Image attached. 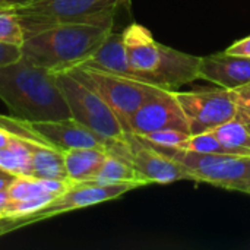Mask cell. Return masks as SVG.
I'll return each instance as SVG.
<instances>
[{"instance_id": "cell-1", "label": "cell", "mask_w": 250, "mask_h": 250, "mask_svg": "<svg viewBox=\"0 0 250 250\" xmlns=\"http://www.w3.org/2000/svg\"><path fill=\"white\" fill-rule=\"evenodd\" d=\"M0 100L19 119L50 122L72 117L57 73L23 57L0 67Z\"/></svg>"}, {"instance_id": "cell-2", "label": "cell", "mask_w": 250, "mask_h": 250, "mask_svg": "<svg viewBox=\"0 0 250 250\" xmlns=\"http://www.w3.org/2000/svg\"><path fill=\"white\" fill-rule=\"evenodd\" d=\"M122 34L129 64L138 81L173 89L199 79L201 57L157 42L151 31L141 23H130Z\"/></svg>"}, {"instance_id": "cell-3", "label": "cell", "mask_w": 250, "mask_h": 250, "mask_svg": "<svg viewBox=\"0 0 250 250\" xmlns=\"http://www.w3.org/2000/svg\"><path fill=\"white\" fill-rule=\"evenodd\" d=\"M113 28L62 23L25 38L22 57L54 73L69 72L86 62L105 41Z\"/></svg>"}, {"instance_id": "cell-4", "label": "cell", "mask_w": 250, "mask_h": 250, "mask_svg": "<svg viewBox=\"0 0 250 250\" xmlns=\"http://www.w3.org/2000/svg\"><path fill=\"white\" fill-rule=\"evenodd\" d=\"M125 0H32L13 7L25 38L62 23H85L113 28L114 16Z\"/></svg>"}, {"instance_id": "cell-5", "label": "cell", "mask_w": 250, "mask_h": 250, "mask_svg": "<svg viewBox=\"0 0 250 250\" xmlns=\"http://www.w3.org/2000/svg\"><path fill=\"white\" fill-rule=\"evenodd\" d=\"M69 72L101 95L117 116L126 133H130V119L138 108L161 89V86L85 66H78Z\"/></svg>"}, {"instance_id": "cell-6", "label": "cell", "mask_w": 250, "mask_h": 250, "mask_svg": "<svg viewBox=\"0 0 250 250\" xmlns=\"http://www.w3.org/2000/svg\"><path fill=\"white\" fill-rule=\"evenodd\" d=\"M57 83L75 120L105 141L126 138L127 133L117 116L94 88L70 72L57 73Z\"/></svg>"}, {"instance_id": "cell-7", "label": "cell", "mask_w": 250, "mask_h": 250, "mask_svg": "<svg viewBox=\"0 0 250 250\" xmlns=\"http://www.w3.org/2000/svg\"><path fill=\"white\" fill-rule=\"evenodd\" d=\"M158 149L180 161L189 171L190 179L195 182L245 193L250 188V155L202 154L188 149Z\"/></svg>"}, {"instance_id": "cell-8", "label": "cell", "mask_w": 250, "mask_h": 250, "mask_svg": "<svg viewBox=\"0 0 250 250\" xmlns=\"http://www.w3.org/2000/svg\"><path fill=\"white\" fill-rule=\"evenodd\" d=\"M105 151L107 154L129 161L148 185H168L179 180H192L189 171L180 161L133 133H127L125 139L108 141Z\"/></svg>"}, {"instance_id": "cell-9", "label": "cell", "mask_w": 250, "mask_h": 250, "mask_svg": "<svg viewBox=\"0 0 250 250\" xmlns=\"http://www.w3.org/2000/svg\"><path fill=\"white\" fill-rule=\"evenodd\" d=\"M139 188L135 183H117V185H101L95 182H85V183H72L70 188L62 193L60 196L54 198L47 207L40 209L38 212L19 220H0L1 234L29 226L32 223H38L69 211L82 209L86 207H94L103 202H108L123 196L125 193Z\"/></svg>"}, {"instance_id": "cell-10", "label": "cell", "mask_w": 250, "mask_h": 250, "mask_svg": "<svg viewBox=\"0 0 250 250\" xmlns=\"http://www.w3.org/2000/svg\"><path fill=\"white\" fill-rule=\"evenodd\" d=\"M174 95L188 119L190 135L211 132L237 113L231 91L224 88L189 92L174 91Z\"/></svg>"}, {"instance_id": "cell-11", "label": "cell", "mask_w": 250, "mask_h": 250, "mask_svg": "<svg viewBox=\"0 0 250 250\" xmlns=\"http://www.w3.org/2000/svg\"><path fill=\"white\" fill-rule=\"evenodd\" d=\"M130 133L144 136L161 129H179L189 132L188 119L174 95L173 89L161 88L145 101L130 119Z\"/></svg>"}, {"instance_id": "cell-12", "label": "cell", "mask_w": 250, "mask_h": 250, "mask_svg": "<svg viewBox=\"0 0 250 250\" xmlns=\"http://www.w3.org/2000/svg\"><path fill=\"white\" fill-rule=\"evenodd\" d=\"M29 125L45 144L62 152L75 148L105 149L107 141L73 117L50 122H29Z\"/></svg>"}, {"instance_id": "cell-13", "label": "cell", "mask_w": 250, "mask_h": 250, "mask_svg": "<svg viewBox=\"0 0 250 250\" xmlns=\"http://www.w3.org/2000/svg\"><path fill=\"white\" fill-rule=\"evenodd\" d=\"M199 79L233 91L250 81V57L221 51L201 57Z\"/></svg>"}, {"instance_id": "cell-14", "label": "cell", "mask_w": 250, "mask_h": 250, "mask_svg": "<svg viewBox=\"0 0 250 250\" xmlns=\"http://www.w3.org/2000/svg\"><path fill=\"white\" fill-rule=\"evenodd\" d=\"M81 66L136 79L135 73L129 64V60H127L122 32H113L111 31L110 35L105 38V41L98 47V50L86 62H83Z\"/></svg>"}, {"instance_id": "cell-15", "label": "cell", "mask_w": 250, "mask_h": 250, "mask_svg": "<svg viewBox=\"0 0 250 250\" xmlns=\"http://www.w3.org/2000/svg\"><path fill=\"white\" fill-rule=\"evenodd\" d=\"M63 157L70 183H85L95 179L107 158V151L101 148H75L64 151Z\"/></svg>"}, {"instance_id": "cell-16", "label": "cell", "mask_w": 250, "mask_h": 250, "mask_svg": "<svg viewBox=\"0 0 250 250\" xmlns=\"http://www.w3.org/2000/svg\"><path fill=\"white\" fill-rule=\"evenodd\" d=\"M218 141L234 155H250V116L237 110L226 123L212 130Z\"/></svg>"}, {"instance_id": "cell-17", "label": "cell", "mask_w": 250, "mask_h": 250, "mask_svg": "<svg viewBox=\"0 0 250 250\" xmlns=\"http://www.w3.org/2000/svg\"><path fill=\"white\" fill-rule=\"evenodd\" d=\"M32 144H34L32 141L12 135L10 142L4 148L0 149V170L12 176H31L32 173L31 145Z\"/></svg>"}, {"instance_id": "cell-18", "label": "cell", "mask_w": 250, "mask_h": 250, "mask_svg": "<svg viewBox=\"0 0 250 250\" xmlns=\"http://www.w3.org/2000/svg\"><path fill=\"white\" fill-rule=\"evenodd\" d=\"M31 151H32L31 177L69 180L66 168H64V157L62 151L53 146L35 144V142L31 145Z\"/></svg>"}, {"instance_id": "cell-19", "label": "cell", "mask_w": 250, "mask_h": 250, "mask_svg": "<svg viewBox=\"0 0 250 250\" xmlns=\"http://www.w3.org/2000/svg\"><path fill=\"white\" fill-rule=\"evenodd\" d=\"M101 185H117V183H135L139 188L148 185L146 180L138 173V170L126 160L116 155L107 154V158L100 168L98 174L92 180Z\"/></svg>"}, {"instance_id": "cell-20", "label": "cell", "mask_w": 250, "mask_h": 250, "mask_svg": "<svg viewBox=\"0 0 250 250\" xmlns=\"http://www.w3.org/2000/svg\"><path fill=\"white\" fill-rule=\"evenodd\" d=\"M25 31L13 7L0 6V42L22 47Z\"/></svg>"}, {"instance_id": "cell-21", "label": "cell", "mask_w": 250, "mask_h": 250, "mask_svg": "<svg viewBox=\"0 0 250 250\" xmlns=\"http://www.w3.org/2000/svg\"><path fill=\"white\" fill-rule=\"evenodd\" d=\"M56 196L53 195H40L35 198H28V199H21V201H10L9 205L6 207L3 217L0 220H19V218H26L44 207H47Z\"/></svg>"}, {"instance_id": "cell-22", "label": "cell", "mask_w": 250, "mask_h": 250, "mask_svg": "<svg viewBox=\"0 0 250 250\" xmlns=\"http://www.w3.org/2000/svg\"><path fill=\"white\" fill-rule=\"evenodd\" d=\"M139 138L157 148L183 149L188 139L190 138V133L179 130V129H161V130H155V132L146 133Z\"/></svg>"}, {"instance_id": "cell-23", "label": "cell", "mask_w": 250, "mask_h": 250, "mask_svg": "<svg viewBox=\"0 0 250 250\" xmlns=\"http://www.w3.org/2000/svg\"><path fill=\"white\" fill-rule=\"evenodd\" d=\"M7 193L10 196V201H21L40 195H47L48 192L45 190L41 179H35L31 176H16L15 180L9 185Z\"/></svg>"}, {"instance_id": "cell-24", "label": "cell", "mask_w": 250, "mask_h": 250, "mask_svg": "<svg viewBox=\"0 0 250 250\" xmlns=\"http://www.w3.org/2000/svg\"><path fill=\"white\" fill-rule=\"evenodd\" d=\"M183 149L202 152V154H230L229 149L218 141L214 132H205L199 135H190Z\"/></svg>"}, {"instance_id": "cell-25", "label": "cell", "mask_w": 250, "mask_h": 250, "mask_svg": "<svg viewBox=\"0 0 250 250\" xmlns=\"http://www.w3.org/2000/svg\"><path fill=\"white\" fill-rule=\"evenodd\" d=\"M231 94H233V98L236 101L237 110H240L245 114L250 116V81L248 83L233 89Z\"/></svg>"}, {"instance_id": "cell-26", "label": "cell", "mask_w": 250, "mask_h": 250, "mask_svg": "<svg viewBox=\"0 0 250 250\" xmlns=\"http://www.w3.org/2000/svg\"><path fill=\"white\" fill-rule=\"evenodd\" d=\"M21 57H22V48L21 47L0 42V67H3L9 63H13Z\"/></svg>"}, {"instance_id": "cell-27", "label": "cell", "mask_w": 250, "mask_h": 250, "mask_svg": "<svg viewBox=\"0 0 250 250\" xmlns=\"http://www.w3.org/2000/svg\"><path fill=\"white\" fill-rule=\"evenodd\" d=\"M226 51L230 53V54H236V56L250 57V35L246 37V38H242V40L233 42Z\"/></svg>"}, {"instance_id": "cell-28", "label": "cell", "mask_w": 250, "mask_h": 250, "mask_svg": "<svg viewBox=\"0 0 250 250\" xmlns=\"http://www.w3.org/2000/svg\"><path fill=\"white\" fill-rule=\"evenodd\" d=\"M16 176H12L9 173L0 171V190H6L9 188V185L15 180Z\"/></svg>"}, {"instance_id": "cell-29", "label": "cell", "mask_w": 250, "mask_h": 250, "mask_svg": "<svg viewBox=\"0 0 250 250\" xmlns=\"http://www.w3.org/2000/svg\"><path fill=\"white\" fill-rule=\"evenodd\" d=\"M9 202H10V196L7 193V189L0 190V218L3 217V212H4L6 207L9 205Z\"/></svg>"}, {"instance_id": "cell-30", "label": "cell", "mask_w": 250, "mask_h": 250, "mask_svg": "<svg viewBox=\"0 0 250 250\" xmlns=\"http://www.w3.org/2000/svg\"><path fill=\"white\" fill-rule=\"evenodd\" d=\"M32 0H0V6H6V7H16L21 4H26L31 3Z\"/></svg>"}, {"instance_id": "cell-31", "label": "cell", "mask_w": 250, "mask_h": 250, "mask_svg": "<svg viewBox=\"0 0 250 250\" xmlns=\"http://www.w3.org/2000/svg\"><path fill=\"white\" fill-rule=\"evenodd\" d=\"M10 139H12V135L9 132L3 130V129H0V149L4 148L10 142Z\"/></svg>"}, {"instance_id": "cell-32", "label": "cell", "mask_w": 250, "mask_h": 250, "mask_svg": "<svg viewBox=\"0 0 250 250\" xmlns=\"http://www.w3.org/2000/svg\"><path fill=\"white\" fill-rule=\"evenodd\" d=\"M246 193H249V195H250V188H249V189H248V192H246Z\"/></svg>"}, {"instance_id": "cell-33", "label": "cell", "mask_w": 250, "mask_h": 250, "mask_svg": "<svg viewBox=\"0 0 250 250\" xmlns=\"http://www.w3.org/2000/svg\"><path fill=\"white\" fill-rule=\"evenodd\" d=\"M0 236H1V229H0Z\"/></svg>"}, {"instance_id": "cell-34", "label": "cell", "mask_w": 250, "mask_h": 250, "mask_svg": "<svg viewBox=\"0 0 250 250\" xmlns=\"http://www.w3.org/2000/svg\"><path fill=\"white\" fill-rule=\"evenodd\" d=\"M0 171H1V170H0Z\"/></svg>"}]
</instances>
